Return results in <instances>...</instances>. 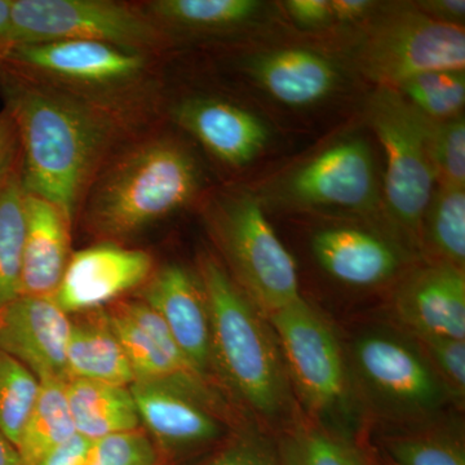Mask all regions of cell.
I'll use <instances>...</instances> for the list:
<instances>
[{"mask_svg": "<svg viewBox=\"0 0 465 465\" xmlns=\"http://www.w3.org/2000/svg\"><path fill=\"white\" fill-rule=\"evenodd\" d=\"M0 94L17 125L24 188L56 204L73 222L104 163L146 133L103 106L2 64Z\"/></svg>", "mask_w": 465, "mask_h": 465, "instance_id": "obj_1", "label": "cell"}, {"mask_svg": "<svg viewBox=\"0 0 465 465\" xmlns=\"http://www.w3.org/2000/svg\"><path fill=\"white\" fill-rule=\"evenodd\" d=\"M200 186L201 170L191 150L173 136L148 131L104 163L79 210L88 232L115 243L182 210Z\"/></svg>", "mask_w": 465, "mask_h": 465, "instance_id": "obj_2", "label": "cell"}, {"mask_svg": "<svg viewBox=\"0 0 465 465\" xmlns=\"http://www.w3.org/2000/svg\"><path fill=\"white\" fill-rule=\"evenodd\" d=\"M198 281L210 314L213 378L260 420H283L291 414L293 391L268 318L216 256L201 253Z\"/></svg>", "mask_w": 465, "mask_h": 465, "instance_id": "obj_3", "label": "cell"}, {"mask_svg": "<svg viewBox=\"0 0 465 465\" xmlns=\"http://www.w3.org/2000/svg\"><path fill=\"white\" fill-rule=\"evenodd\" d=\"M153 58L105 43L56 41L15 45L0 64L148 130L158 104Z\"/></svg>", "mask_w": 465, "mask_h": 465, "instance_id": "obj_4", "label": "cell"}, {"mask_svg": "<svg viewBox=\"0 0 465 465\" xmlns=\"http://www.w3.org/2000/svg\"><path fill=\"white\" fill-rule=\"evenodd\" d=\"M206 220L232 280L266 318L302 298L295 260L253 195H217Z\"/></svg>", "mask_w": 465, "mask_h": 465, "instance_id": "obj_5", "label": "cell"}, {"mask_svg": "<svg viewBox=\"0 0 465 465\" xmlns=\"http://www.w3.org/2000/svg\"><path fill=\"white\" fill-rule=\"evenodd\" d=\"M348 370L367 406L388 420H425L450 399L418 341L394 330L361 333L351 344Z\"/></svg>", "mask_w": 465, "mask_h": 465, "instance_id": "obj_6", "label": "cell"}, {"mask_svg": "<svg viewBox=\"0 0 465 465\" xmlns=\"http://www.w3.org/2000/svg\"><path fill=\"white\" fill-rule=\"evenodd\" d=\"M12 41L105 43L150 57L171 45L143 5L110 0H12Z\"/></svg>", "mask_w": 465, "mask_h": 465, "instance_id": "obj_7", "label": "cell"}, {"mask_svg": "<svg viewBox=\"0 0 465 465\" xmlns=\"http://www.w3.org/2000/svg\"><path fill=\"white\" fill-rule=\"evenodd\" d=\"M372 130L387 155L388 213L420 246L421 225L436 183L430 152V122L393 88L379 87L367 106Z\"/></svg>", "mask_w": 465, "mask_h": 465, "instance_id": "obj_8", "label": "cell"}, {"mask_svg": "<svg viewBox=\"0 0 465 465\" xmlns=\"http://www.w3.org/2000/svg\"><path fill=\"white\" fill-rule=\"evenodd\" d=\"M361 69L379 87L436 70H465L463 26L433 20L415 5H399L372 24L358 52Z\"/></svg>", "mask_w": 465, "mask_h": 465, "instance_id": "obj_9", "label": "cell"}, {"mask_svg": "<svg viewBox=\"0 0 465 465\" xmlns=\"http://www.w3.org/2000/svg\"><path fill=\"white\" fill-rule=\"evenodd\" d=\"M268 320L280 344L293 396L318 418L336 414L347 402L351 378L331 326L302 298Z\"/></svg>", "mask_w": 465, "mask_h": 465, "instance_id": "obj_10", "label": "cell"}, {"mask_svg": "<svg viewBox=\"0 0 465 465\" xmlns=\"http://www.w3.org/2000/svg\"><path fill=\"white\" fill-rule=\"evenodd\" d=\"M130 390L142 427L159 449L186 451L224 434V402L211 388L134 381Z\"/></svg>", "mask_w": 465, "mask_h": 465, "instance_id": "obj_11", "label": "cell"}, {"mask_svg": "<svg viewBox=\"0 0 465 465\" xmlns=\"http://www.w3.org/2000/svg\"><path fill=\"white\" fill-rule=\"evenodd\" d=\"M153 272L146 251L101 242L72 253L54 300L69 316L101 311L143 286Z\"/></svg>", "mask_w": 465, "mask_h": 465, "instance_id": "obj_12", "label": "cell"}, {"mask_svg": "<svg viewBox=\"0 0 465 465\" xmlns=\"http://www.w3.org/2000/svg\"><path fill=\"white\" fill-rule=\"evenodd\" d=\"M283 194L295 206L371 210L376 179L369 143L351 139L324 150L291 174Z\"/></svg>", "mask_w": 465, "mask_h": 465, "instance_id": "obj_13", "label": "cell"}, {"mask_svg": "<svg viewBox=\"0 0 465 465\" xmlns=\"http://www.w3.org/2000/svg\"><path fill=\"white\" fill-rule=\"evenodd\" d=\"M70 329L72 317L54 298L20 295L0 309V349L41 381H66Z\"/></svg>", "mask_w": 465, "mask_h": 465, "instance_id": "obj_14", "label": "cell"}, {"mask_svg": "<svg viewBox=\"0 0 465 465\" xmlns=\"http://www.w3.org/2000/svg\"><path fill=\"white\" fill-rule=\"evenodd\" d=\"M140 300L161 317L197 371L213 378L210 314L198 277L182 265L163 266L150 275Z\"/></svg>", "mask_w": 465, "mask_h": 465, "instance_id": "obj_15", "label": "cell"}, {"mask_svg": "<svg viewBox=\"0 0 465 465\" xmlns=\"http://www.w3.org/2000/svg\"><path fill=\"white\" fill-rule=\"evenodd\" d=\"M394 308L412 336L465 341L464 269L440 262L418 269L401 283Z\"/></svg>", "mask_w": 465, "mask_h": 465, "instance_id": "obj_16", "label": "cell"}, {"mask_svg": "<svg viewBox=\"0 0 465 465\" xmlns=\"http://www.w3.org/2000/svg\"><path fill=\"white\" fill-rule=\"evenodd\" d=\"M173 122L229 167L247 166L265 148L268 130L262 119L219 97H191L173 109Z\"/></svg>", "mask_w": 465, "mask_h": 465, "instance_id": "obj_17", "label": "cell"}, {"mask_svg": "<svg viewBox=\"0 0 465 465\" xmlns=\"http://www.w3.org/2000/svg\"><path fill=\"white\" fill-rule=\"evenodd\" d=\"M20 295L54 298L72 258L73 220L56 204L27 193Z\"/></svg>", "mask_w": 465, "mask_h": 465, "instance_id": "obj_18", "label": "cell"}, {"mask_svg": "<svg viewBox=\"0 0 465 465\" xmlns=\"http://www.w3.org/2000/svg\"><path fill=\"white\" fill-rule=\"evenodd\" d=\"M312 252L333 280L353 287H374L396 277L402 255L390 242L356 228H329L312 238Z\"/></svg>", "mask_w": 465, "mask_h": 465, "instance_id": "obj_19", "label": "cell"}, {"mask_svg": "<svg viewBox=\"0 0 465 465\" xmlns=\"http://www.w3.org/2000/svg\"><path fill=\"white\" fill-rule=\"evenodd\" d=\"M246 72L273 99L295 108L326 100L341 82L330 58L305 48L255 54L247 60Z\"/></svg>", "mask_w": 465, "mask_h": 465, "instance_id": "obj_20", "label": "cell"}, {"mask_svg": "<svg viewBox=\"0 0 465 465\" xmlns=\"http://www.w3.org/2000/svg\"><path fill=\"white\" fill-rule=\"evenodd\" d=\"M91 381L130 387L134 375L106 309L72 318L66 348V381Z\"/></svg>", "mask_w": 465, "mask_h": 465, "instance_id": "obj_21", "label": "cell"}, {"mask_svg": "<svg viewBox=\"0 0 465 465\" xmlns=\"http://www.w3.org/2000/svg\"><path fill=\"white\" fill-rule=\"evenodd\" d=\"M66 396L75 432L90 440L142 428L130 387L67 381Z\"/></svg>", "mask_w": 465, "mask_h": 465, "instance_id": "obj_22", "label": "cell"}, {"mask_svg": "<svg viewBox=\"0 0 465 465\" xmlns=\"http://www.w3.org/2000/svg\"><path fill=\"white\" fill-rule=\"evenodd\" d=\"M170 36L176 34H224L249 25L262 14L256 0H154L143 5Z\"/></svg>", "mask_w": 465, "mask_h": 465, "instance_id": "obj_23", "label": "cell"}, {"mask_svg": "<svg viewBox=\"0 0 465 465\" xmlns=\"http://www.w3.org/2000/svg\"><path fill=\"white\" fill-rule=\"evenodd\" d=\"M76 434L66 396V381H42L25 427L17 443L26 465H35L45 454Z\"/></svg>", "mask_w": 465, "mask_h": 465, "instance_id": "obj_24", "label": "cell"}, {"mask_svg": "<svg viewBox=\"0 0 465 465\" xmlns=\"http://www.w3.org/2000/svg\"><path fill=\"white\" fill-rule=\"evenodd\" d=\"M420 246L433 256V262L464 269L465 189L439 186L425 213Z\"/></svg>", "mask_w": 465, "mask_h": 465, "instance_id": "obj_25", "label": "cell"}, {"mask_svg": "<svg viewBox=\"0 0 465 465\" xmlns=\"http://www.w3.org/2000/svg\"><path fill=\"white\" fill-rule=\"evenodd\" d=\"M21 171L0 193V309L21 293L26 226V191Z\"/></svg>", "mask_w": 465, "mask_h": 465, "instance_id": "obj_26", "label": "cell"}, {"mask_svg": "<svg viewBox=\"0 0 465 465\" xmlns=\"http://www.w3.org/2000/svg\"><path fill=\"white\" fill-rule=\"evenodd\" d=\"M420 114L433 122L460 116L465 103V70H436L412 76L394 88Z\"/></svg>", "mask_w": 465, "mask_h": 465, "instance_id": "obj_27", "label": "cell"}, {"mask_svg": "<svg viewBox=\"0 0 465 465\" xmlns=\"http://www.w3.org/2000/svg\"><path fill=\"white\" fill-rule=\"evenodd\" d=\"M39 387L41 381L26 366L0 349V432L16 448Z\"/></svg>", "mask_w": 465, "mask_h": 465, "instance_id": "obj_28", "label": "cell"}, {"mask_svg": "<svg viewBox=\"0 0 465 465\" xmlns=\"http://www.w3.org/2000/svg\"><path fill=\"white\" fill-rule=\"evenodd\" d=\"M283 465H363L356 450L317 425H296L281 443Z\"/></svg>", "mask_w": 465, "mask_h": 465, "instance_id": "obj_29", "label": "cell"}, {"mask_svg": "<svg viewBox=\"0 0 465 465\" xmlns=\"http://www.w3.org/2000/svg\"><path fill=\"white\" fill-rule=\"evenodd\" d=\"M387 452L394 465H465L460 440L439 430L391 437Z\"/></svg>", "mask_w": 465, "mask_h": 465, "instance_id": "obj_30", "label": "cell"}, {"mask_svg": "<svg viewBox=\"0 0 465 465\" xmlns=\"http://www.w3.org/2000/svg\"><path fill=\"white\" fill-rule=\"evenodd\" d=\"M430 152L436 183L449 188L465 186V121L463 116L430 122Z\"/></svg>", "mask_w": 465, "mask_h": 465, "instance_id": "obj_31", "label": "cell"}, {"mask_svg": "<svg viewBox=\"0 0 465 465\" xmlns=\"http://www.w3.org/2000/svg\"><path fill=\"white\" fill-rule=\"evenodd\" d=\"M157 443L143 428L92 440L85 465H161Z\"/></svg>", "mask_w": 465, "mask_h": 465, "instance_id": "obj_32", "label": "cell"}, {"mask_svg": "<svg viewBox=\"0 0 465 465\" xmlns=\"http://www.w3.org/2000/svg\"><path fill=\"white\" fill-rule=\"evenodd\" d=\"M450 397L463 401L465 394V341L442 336H414Z\"/></svg>", "mask_w": 465, "mask_h": 465, "instance_id": "obj_33", "label": "cell"}, {"mask_svg": "<svg viewBox=\"0 0 465 465\" xmlns=\"http://www.w3.org/2000/svg\"><path fill=\"white\" fill-rule=\"evenodd\" d=\"M23 168L20 136L11 113L0 112V193Z\"/></svg>", "mask_w": 465, "mask_h": 465, "instance_id": "obj_34", "label": "cell"}, {"mask_svg": "<svg viewBox=\"0 0 465 465\" xmlns=\"http://www.w3.org/2000/svg\"><path fill=\"white\" fill-rule=\"evenodd\" d=\"M200 465H277L264 448L252 440H240L220 450Z\"/></svg>", "mask_w": 465, "mask_h": 465, "instance_id": "obj_35", "label": "cell"}, {"mask_svg": "<svg viewBox=\"0 0 465 465\" xmlns=\"http://www.w3.org/2000/svg\"><path fill=\"white\" fill-rule=\"evenodd\" d=\"M284 7L290 16L302 26H323L333 20L329 0H290L284 3Z\"/></svg>", "mask_w": 465, "mask_h": 465, "instance_id": "obj_36", "label": "cell"}, {"mask_svg": "<svg viewBox=\"0 0 465 465\" xmlns=\"http://www.w3.org/2000/svg\"><path fill=\"white\" fill-rule=\"evenodd\" d=\"M92 440L75 434L63 445L51 450L35 465H85Z\"/></svg>", "mask_w": 465, "mask_h": 465, "instance_id": "obj_37", "label": "cell"}, {"mask_svg": "<svg viewBox=\"0 0 465 465\" xmlns=\"http://www.w3.org/2000/svg\"><path fill=\"white\" fill-rule=\"evenodd\" d=\"M415 7L440 23L463 26L464 0H427V2L416 3Z\"/></svg>", "mask_w": 465, "mask_h": 465, "instance_id": "obj_38", "label": "cell"}, {"mask_svg": "<svg viewBox=\"0 0 465 465\" xmlns=\"http://www.w3.org/2000/svg\"><path fill=\"white\" fill-rule=\"evenodd\" d=\"M332 18L342 23L362 20L375 8L376 3L370 0H331Z\"/></svg>", "mask_w": 465, "mask_h": 465, "instance_id": "obj_39", "label": "cell"}, {"mask_svg": "<svg viewBox=\"0 0 465 465\" xmlns=\"http://www.w3.org/2000/svg\"><path fill=\"white\" fill-rule=\"evenodd\" d=\"M12 48V0H0V63Z\"/></svg>", "mask_w": 465, "mask_h": 465, "instance_id": "obj_40", "label": "cell"}, {"mask_svg": "<svg viewBox=\"0 0 465 465\" xmlns=\"http://www.w3.org/2000/svg\"><path fill=\"white\" fill-rule=\"evenodd\" d=\"M0 465H26L16 446L2 432H0Z\"/></svg>", "mask_w": 465, "mask_h": 465, "instance_id": "obj_41", "label": "cell"}, {"mask_svg": "<svg viewBox=\"0 0 465 465\" xmlns=\"http://www.w3.org/2000/svg\"><path fill=\"white\" fill-rule=\"evenodd\" d=\"M161 465H168V464H167V461H164V463H163V464H161Z\"/></svg>", "mask_w": 465, "mask_h": 465, "instance_id": "obj_42", "label": "cell"}]
</instances>
